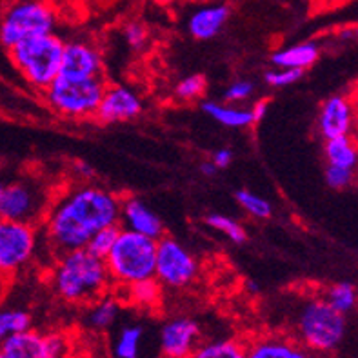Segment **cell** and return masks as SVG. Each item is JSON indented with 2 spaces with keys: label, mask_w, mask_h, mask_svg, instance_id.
<instances>
[{
  "label": "cell",
  "mask_w": 358,
  "mask_h": 358,
  "mask_svg": "<svg viewBox=\"0 0 358 358\" xmlns=\"http://www.w3.org/2000/svg\"><path fill=\"white\" fill-rule=\"evenodd\" d=\"M122 196L95 182H73L55 191L42 218L44 244L53 257L82 250L96 231L120 226Z\"/></svg>",
  "instance_id": "1"
},
{
  "label": "cell",
  "mask_w": 358,
  "mask_h": 358,
  "mask_svg": "<svg viewBox=\"0 0 358 358\" xmlns=\"http://www.w3.org/2000/svg\"><path fill=\"white\" fill-rule=\"evenodd\" d=\"M50 286L62 302L87 306L111 289V278L104 259L82 248L53 257L50 268Z\"/></svg>",
  "instance_id": "2"
},
{
  "label": "cell",
  "mask_w": 358,
  "mask_h": 358,
  "mask_svg": "<svg viewBox=\"0 0 358 358\" xmlns=\"http://www.w3.org/2000/svg\"><path fill=\"white\" fill-rule=\"evenodd\" d=\"M289 335L320 357L331 355L344 344L348 317L333 309L324 296H311L296 308Z\"/></svg>",
  "instance_id": "3"
},
{
  "label": "cell",
  "mask_w": 358,
  "mask_h": 358,
  "mask_svg": "<svg viewBox=\"0 0 358 358\" xmlns=\"http://www.w3.org/2000/svg\"><path fill=\"white\" fill-rule=\"evenodd\" d=\"M66 41L57 33L33 36L8 50V57L27 86L42 93L60 75Z\"/></svg>",
  "instance_id": "4"
},
{
  "label": "cell",
  "mask_w": 358,
  "mask_h": 358,
  "mask_svg": "<svg viewBox=\"0 0 358 358\" xmlns=\"http://www.w3.org/2000/svg\"><path fill=\"white\" fill-rule=\"evenodd\" d=\"M157 242L150 236L122 229L118 231L113 248L106 255V269L113 287H127L135 282L155 278Z\"/></svg>",
  "instance_id": "5"
},
{
  "label": "cell",
  "mask_w": 358,
  "mask_h": 358,
  "mask_svg": "<svg viewBox=\"0 0 358 358\" xmlns=\"http://www.w3.org/2000/svg\"><path fill=\"white\" fill-rule=\"evenodd\" d=\"M108 82L104 77L71 78L59 75L42 91L45 106L68 120H91L96 117Z\"/></svg>",
  "instance_id": "6"
},
{
  "label": "cell",
  "mask_w": 358,
  "mask_h": 358,
  "mask_svg": "<svg viewBox=\"0 0 358 358\" xmlns=\"http://www.w3.org/2000/svg\"><path fill=\"white\" fill-rule=\"evenodd\" d=\"M57 27V11L50 0H9L0 15V44L4 50L33 36L50 35Z\"/></svg>",
  "instance_id": "7"
},
{
  "label": "cell",
  "mask_w": 358,
  "mask_h": 358,
  "mask_svg": "<svg viewBox=\"0 0 358 358\" xmlns=\"http://www.w3.org/2000/svg\"><path fill=\"white\" fill-rule=\"evenodd\" d=\"M41 245L38 226L0 218V277L11 278L33 262Z\"/></svg>",
  "instance_id": "8"
},
{
  "label": "cell",
  "mask_w": 358,
  "mask_h": 358,
  "mask_svg": "<svg viewBox=\"0 0 358 358\" xmlns=\"http://www.w3.org/2000/svg\"><path fill=\"white\" fill-rule=\"evenodd\" d=\"M53 195L55 193H51L41 180L20 178L8 182L0 195V218L38 226Z\"/></svg>",
  "instance_id": "9"
},
{
  "label": "cell",
  "mask_w": 358,
  "mask_h": 358,
  "mask_svg": "<svg viewBox=\"0 0 358 358\" xmlns=\"http://www.w3.org/2000/svg\"><path fill=\"white\" fill-rule=\"evenodd\" d=\"M199 273V260L178 238L166 235L159 238L155 278L164 289H186L195 284Z\"/></svg>",
  "instance_id": "10"
},
{
  "label": "cell",
  "mask_w": 358,
  "mask_h": 358,
  "mask_svg": "<svg viewBox=\"0 0 358 358\" xmlns=\"http://www.w3.org/2000/svg\"><path fill=\"white\" fill-rule=\"evenodd\" d=\"M66 341L59 333H42L38 329H24L9 336L0 351L8 358H62Z\"/></svg>",
  "instance_id": "11"
},
{
  "label": "cell",
  "mask_w": 358,
  "mask_h": 358,
  "mask_svg": "<svg viewBox=\"0 0 358 358\" xmlns=\"http://www.w3.org/2000/svg\"><path fill=\"white\" fill-rule=\"evenodd\" d=\"M202 341V327L191 317L168 318L160 326L159 350L162 358H189Z\"/></svg>",
  "instance_id": "12"
},
{
  "label": "cell",
  "mask_w": 358,
  "mask_h": 358,
  "mask_svg": "<svg viewBox=\"0 0 358 358\" xmlns=\"http://www.w3.org/2000/svg\"><path fill=\"white\" fill-rule=\"evenodd\" d=\"M358 126L357 109L351 95H333L326 99L318 109L317 129L324 141L336 136L353 135Z\"/></svg>",
  "instance_id": "13"
},
{
  "label": "cell",
  "mask_w": 358,
  "mask_h": 358,
  "mask_svg": "<svg viewBox=\"0 0 358 358\" xmlns=\"http://www.w3.org/2000/svg\"><path fill=\"white\" fill-rule=\"evenodd\" d=\"M60 75L71 78L104 77V55L95 42L73 38L64 45Z\"/></svg>",
  "instance_id": "14"
},
{
  "label": "cell",
  "mask_w": 358,
  "mask_h": 358,
  "mask_svg": "<svg viewBox=\"0 0 358 358\" xmlns=\"http://www.w3.org/2000/svg\"><path fill=\"white\" fill-rule=\"evenodd\" d=\"M142 111H144L142 96L133 87L117 84L106 87L95 118L102 124L129 122L141 117Z\"/></svg>",
  "instance_id": "15"
},
{
  "label": "cell",
  "mask_w": 358,
  "mask_h": 358,
  "mask_svg": "<svg viewBox=\"0 0 358 358\" xmlns=\"http://www.w3.org/2000/svg\"><path fill=\"white\" fill-rule=\"evenodd\" d=\"M245 358H320L289 333H260L245 341Z\"/></svg>",
  "instance_id": "16"
},
{
  "label": "cell",
  "mask_w": 358,
  "mask_h": 358,
  "mask_svg": "<svg viewBox=\"0 0 358 358\" xmlns=\"http://www.w3.org/2000/svg\"><path fill=\"white\" fill-rule=\"evenodd\" d=\"M120 227L127 231L138 233V235L150 236L159 241L166 233L164 222L160 217L155 213L150 206L145 204L144 200L138 196H122V204H120Z\"/></svg>",
  "instance_id": "17"
},
{
  "label": "cell",
  "mask_w": 358,
  "mask_h": 358,
  "mask_svg": "<svg viewBox=\"0 0 358 358\" xmlns=\"http://www.w3.org/2000/svg\"><path fill=\"white\" fill-rule=\"evenodd\" d=\"M229 17L231 8L226 2H200L187 15L186 29L195 41H211L226 27Z\"/></svg>",
  "instance_id": "18"
},
{
  "label": "cell",
  "mask_w": 358,
  "mask_h": 358,
  "mask_svg": "<svg viewBox=\"0 0 358 358\" xmlns=\"http://www.w3.org/2000/svg\"><path fill=\"white\" fill-rule=\"evenodd\" d=\"M318 57H320L318 44H315V42H299V44H291L273 51L271 64L275 68L306 71V69L311 68L317 62Z\"/></svg>",
  "instance_id": "19"
},
{
  "label": "cell",
  "mask_w": 358,
  "mask_h": 358,
  "mask_svg": "<svg viewBox=\"0 0 358 358\" xmlns=\"http://www.w3.org/2000/svg\"><path fill=\"white\" fill-rule=\"evenodd\" d=\"M202 111L208 117H211L215 122L231 129H241V127H250L255 124V118L251 115V109L241 108L236 104H227V102H215V100H206L202 102Z\"/></svg>",
  "instance_id": "20"
},
{
  "label": "cell",
  "mask_w": 358,
  "mask_h": 358,
  "mask_svg": "<svg viewBox=\"0 0 358 358\" xmlns=\"http://www.w3.org/2000/svg\"><path fill=\"white\" fill-rule=\"evenodd\" d=\"M324 157H326L327 166H336V168L353 169L358 168V141L353 135L336 136L331 141H324Z\"/></svg>",
  "instance_id": "21"
},
{
  "label": "cell",
  "mask_w": 358,
  "mask_h": 358,
  "mask_svg": "<svg viewBox=\"0 0 358 358\" xmlns=\"http://www.w3.org/2000/svg\"><path fill=\"white\" fill-rule=\"evenodd\" d=\"M118 313H120L118 300L113 295L106 293L104 296H100L95 302L87 304L84 322H86V326L90 327L91 331H108L117 322Z\"/></svg>",
  "instance_id": "22"
},
{
  "label": "cell",
  "mask_w": 358,
  "mask_h": 358,
  "mask_svg": "<svg viewBox=\"0 0 358 358\" xmlns=\"http://www.w3.org/2000/svg\"><path fill=\"white\" fill-rule=\"evenodd\" d=\"M124 299L131 306L138 309H159L162 306L164 287L160 286L157 278H148V280L135 282L127 287H118Z\"/></svg>",
  "instance_id": "23"
},
{
  "label": "cell",
  "mask_w": 358,
  "mask_h": 358,
  "mask_svg": "<svg viewBox=\"0 0 358 358\" xmlns=\"http://www.w3.org/2000/svg\"><path fill=\"white\" fill-rule=\"evenodd\" d=\"M145 329L142 324H124L117 331L111 344L113 358H141L144 348Z\"/></svg>",
  "instance_id": "24"
},
{
  "label": "cell",
  "mask_w": 358,
  "mask_h": 358,
  "mask_svg": "<svg viewBox=\"0 0 358 358\" xmlns=\"http://www.w3.org/2000/svg\"><path fill=\"white\" fill-rule=\"evenodd\" d=\"M189 358H245V341L235 336L200 341Z\"/></svg>",
  "instance_id": "25"
},
{
  "label": "cell",
  "mask_w": 358,
  "mask_h": 358,
  "mask_svg": "<svg viewBox=\"0 0 358 358\" xmlns=\"http://www.w3.org/2000/svg\"><path fill=\"white\" fill-rule=\"evenodd\" d=\"M324 300L342 315H351L358 308V293L350 282H336L324 293Z\"/></svg>",
  "instance_id": "26"
},
{
  "label": "cell",
  "mask_w": 358,
  "mask_h": 358,
  "mask_svg": "<svg viewBox=\"0 0 358 358\" xmlns=\"http://www.w3.org/2000/svg\"><path fill=\"white\" fill-rule=\"evenodd\" d=\"M33 318L29 311L22 308H2L0 306V345L8 341L15 333L29 329Z\"/></svg>",
  "instance_id": "27"
},
{
  "label": "cell",
  "mask_w": 358,
  "mask_h": 358,
  "mask_svg": "<svg viewBox=\"0 0 358 358\" xmlns=\"http://www.w3.org/2000/svg\"><path fill=\"white\" fill-rule=\"evenodd\" d=\"M206 226L215 229L220 235L227 236V241H231L233 244H244L248 241V231L238 220L227 217L222 213H209L206 217Z\"/></svg>",
  "instance_id": "28"
},
{
  "label": "cell",
  "mask_w": 358,
  "mask_h": 358,
  "mask_svg": "<svg viewBox=\"0 0 358 358\" xmlns=\"http://www.w3.org/2000/svg\"><path fill=\"white\" fill-rule=\"evenodd\" d=\"M235 199L242 209L250 217L257 218V220H266L273 215V206L268 199L257 195L251 189H238L235 193Z\"/></svg>",
  "instance_id": "29"
},
{
  "label": "cell",
  "mask_w": 358,
  "mask_h": 358,
  "mask_svg": "<svg viewBox=\"0 0 358 358\" xmlns=\"http://www.w3.org/2000/svg\"><path fill=\"white\" fill-rule=\"evenodd\" d=\"M208 90V80L204 75H187L175 86V96L180 102H195L202 99Z\"/></svg>",
  "instance_id": "30"
},
{
  "label": "cell",
  "mask_w": 358,
  "mask_h": 358,
  "mask_svg": "<svg viewBox=\"0 0 358 358\" xmlns=\"http://www.w3.org/2000/svg\"><path fill=\"white\" fill-rule=\"evenodd\" d=\"M118 231H120V226L100 229V231H96L95 235L91 236L90 242H87L86 245V250L90 251V253L95 255V257H99V259H106V255L111 251L115 241H117Z\"/></svg>",
  "instance_id": "31"
},
{
  "label": "cell",
  "mask_w": 358,
  "mask_h": 358,
  "mask_svg": "<svg viewBox=\"0 0 358 358\" xmlns=\"http://www.w3.org/2000/svg\"><path fill=\"white\" fill-rule=\"evenodd\" d=\"M122 38L133 51H141L150 41V31L141 20H129L122 27Z\"/></svg>",
  "instance_id": "32"
},
{
  "label": "cell",
  "mask_w": 358,
  "mask_h": 358,
  "mask_svg": "<svg viewBox=\"0 0 358 358\" xmlns=\"http://www.w3.org/2000/svg\"><path fill=\"white\" fill-rule=\"evenodd\" d=\"M302 75H304V71H299V69L273 68L264 73V80L268 82L271 87H286L299 82Z\"/></svg>",
  "instance_id": "33"
},
{
  "label": "cell",
  "mask_w": 358,
  "mask_h": 358,
  "mask_svg": "<svg viewBox=\"0 0 358 358\" xmlns=\"http://www.w3.org/2000/svg\"><path fill=\"white\" fill-rule=\"evenodd\" d=\"M255 93V84L251 80H245V78H241V80L231 82L227 90L224 91V100L227 104H241V102H245L248 99H251Z\"/></svg>",
  "instance_id": "34"
},
{
  "label": "cell",
  "mask_w": 358,
  "mask_h": 358,
  "mask_svg": "<svg viewBox=\"0 0 358 358\" xmlns=\"http://www.w3.org/2000/svg\"><path fill=\"white\" fill-rule=\"evenodd\" d=\"M326 182L333 189H345L355 182V171L336 168V166H326Z\"/></svg>",
  "instance_id": "35"
},
{
  "label": "cell",
  "mask_w": 358,
  "mask_h": 358,
  "mask_svg": "<svg viewBox=\"0 0 358 358\" xmlns=\"http://www.w3.org/2000/svg\"><path fill=\"white\" fill-rule=\"evenodd\" d=\"M233 159H235L233 151L229 150V148H222V150L215 151L213 157H211V162H213L218 169H226L231 166Z\"/></svg>",
  "instance_id": "36"
},
{
  "label": "cell",
  "mask_w": 358,
  "mask_h": 358,
  "mask_svg": "<svg viewBox=\"0 0 358 358\" xmlns=\"http://www.w3.org/2000/svg\"><path fill=\"white\" fill-rule=\"evenodd\" d=\"M75 173H77L78 180L77 182H91V178H93V169H91V166H87V164L84 162H77L75 164Z\"/></svg>",
  "instance_id": "37"
},
{
  "label": "cell",
  "mask_w": 358,
  "mask_h": 358,
  "mask_svg": "<svg viewBox=\"0 0 358 358\" xmlns=\"http://www.w3.org/2000/svg\"><path fill=\"white\" fill-rule=\"evenodd\" d=\"M251 115H253L255 122H260L264 117H266V111H268V102L266 100H259L251 106Z\"/></svg>",
  "instance_id": "38"
},
{
  "label": "cell",
  "mask_w": 358,
  "mask_h": 358,
  "mask_svg": "<svg viewBox=\"0 0 358 358\" xmlns=\"http://www.w3.org/2000/svg\"><path fill=\"white\" fill-rule=\"evenodd\" d=\"M200 173H202L204 177H215L218 173V168L211 162V160H206V162L200 164Z\"/></svg>",
  "instance_id": "39"
},
{
  "label": "cell",
  "mask_w": 358,
  "mask_h": 358,
  "mask_svg": "<svg viewBox=\"0 0 358 358\" xmlns=\"http://www.w3.org/2000/svg\"><path fill=\"white\" fill-rule=\"evenodd\" d=\"M8 284H9L8 278L0 277V306H2V300H4L6 293H8Z\"/></svg>",
  "instance_id": "40"
},
{
  "label": "cell",
  "mask_w": 358,
  "mask_h": 358,
  "mask_svg": "<svg viewBox=\"0 0 358 358\" xmlns=\"http://www.w3.org/2000/svg\"><path fill=\"white\" fill-rule=\"evenodd\" d=\"M155 4L159 6H166V8H169V6H177L180 4V2H184V0H153Z\"/></svg>",
  "instance_id": "41"
},
{
  "label": "cell",
  "mask_w": 358,
  "mask_h": 358,
  "mask_svg": "<svg viewBox=\"0 0 358 358\" xmlns=\"http://www.w3.org/2000/svg\"><path fill=\"white\" fill-rule=\"evenodd\" d=\"M351 100H353L355 109H357V118H358V87H357V90H355L353 95H351Z\"/></svg>",
  "instance_id": "42"
},
{
  "label": "cell",
  "mask_w": 358,
  "mask_h": 358,
  "mask_svg": "<svg viewBox=\"0 0 358 358\" xmlns=\"http://www.w3.org/2000/svg\"><path fill=\"white\" fill-rule=\"evenodd\" d=\"M248 287H250V291H253V293H259V286H257L255 282H250V284H248Z\"/></svg>",
  "instance_id": "43"
},
{
  "label": "cell",
  "mask_w": 358,
  "mask_h": 358,
  "mask_svg": "<svg viewBox=\"0 0 358 358\" xmlns=\"http://www.w3.org/2000/svg\"><path fill=\"white\" fill-rule=\"evenodd\" d=\"M6 184H8V182H6V180H4V178L0 177V195H2V191H4Z\"/></svg>",
  "instance_id": "44"
},
{
  "label": "cell",
  "mask_w": 358,
  "mask_h": 358,
  "mask_svg": "<svg viewBox=\"0 0 358 358\" xmlns=\"http://www.w3.org/2000/svg\"><path fill=\"white\" fill-rule=\"evenodd\" d=\"M199 2H211V4H218V2H226V0H199Z\"/></svg>",
  "instance_id": "45"
},
{
  "label": "cell",
  "mask_w": 358,
  "mask_h": 358,
  "mask_svg": "<svg viewBox=\"0 0 358 358\" xmlns=\"http://www.w3.org/2000/svg\"><path fill=\"white\" fill-rule=\"evenodd\" d=\"M0 358H8V357H6V355L2 353V351H0Z\"/></svg>",
  "instance_id": "46"
},
{
  "label": "cell",
  "mask_w": 358,
  "mask_h": 358,
  "mask_svg": "<svg viewBox=\"0 0 358 358\" xmlns=\"http://www.w3.org/2000/svg\"><path fill=\"white\" fill-rule=\"evenodd\" d=\"M300 2H311V0H300Z\"/></svg>",
  "instance_id": "47"
}]
</instances>
